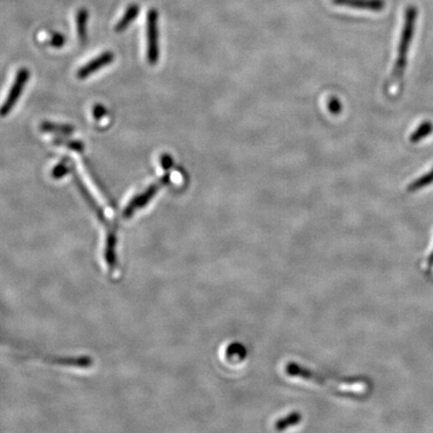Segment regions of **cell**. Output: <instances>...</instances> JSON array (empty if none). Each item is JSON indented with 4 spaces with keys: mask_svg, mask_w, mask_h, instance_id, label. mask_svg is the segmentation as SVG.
Wrapping results in <instances>:
<instances>
[{
    "mask_svg": "<svg viewBox=\"0 0 433 433\" xmlns=\"http://www.w3.org/2000/svg\"><path fill=\"white\" fill-rule=\"evenodd\" d=\"M418 9L415 6H409L404 16V25L398 45V56L396 61L408 64V54L413 35H415V23L417 19Z\"/></svg>",
    "mask_w": 433,
    "mask_h": 433,
    "instance_id": "obj_1",
    "label": "cell"
},
{
    "mask_svg": "<svg viewBox=\"0 0 433 433\" xmlns=\"http://www.w3.org/2000/svg\"><path fill=\"white\" fill-rule=\"evenodd\" d=\"M170 179H171V174H165L161 179H158L155 183L150 185L145 192L140 194V195H136L131 198L123 210L124 219H130L136 210L142 209V208L149 204L150 200L157 195V193L161 190L162 186L169 184Z\"/></svg>",
    "mask_w": 433,
    "mask_h": 433,
    "instance_id": "obj_2",
    "label": "cell"
},
{
    "mask_svg": "<svg viewBox=\"0 0 433 433\" xmlns=\"http://www.w3.org/2000/svg\"><path fill=\"white\" fill-rule=\"evenodd\" d=\"M30 71L28 69L23 68L19 69L18 73H16V78L13 85H11V90H9L8 95H7L6 102L2 105L1 107V116L6 117L9 114V112L13 111L16 105L18 104L19 97H20L21 93L25 90L26 83L30 80Z\"/></svg>",
    "mask_w": 433,
    "mask_h": 433,
    "instance_id": "obj_3",
    "label": "cell"
},
{
    "mask_svg": "<svg viewBox=\"0 0 433 433\" xmlns=\"http://www.w3.org/2000/svg\"><path fill=\"white\" fill-rule=\"evenodd\" d=\"M147 57L150 64L155 66L159 61V33H158V13L152 9L148 14L147 20Z\"/></svg>",
    "mask_w": 433,
    "mask_h": 433,
    "instance_id": "obj_4",
    "label": "cell"
},
{
    "mask_svg": "<svg viewBox=\"0 0 433 433\" xmlns=\"http://www.w3.org/2000/svg\"><path fill=\"white\" fill-rule=\"evenodd\" d=\"M114 54L112 52H105L104 54H100V56L93 59V61L88 62L83 68L78 69L76 76L80 80H85L88 76L93 75L95 71L109 66V64L114 61Z\"/></svg>",
    "mask_w": 433,
    "mask_h": 433,
    "instance_id": "obj_5",
    "label": "cell"
},
{
    "mask_svg": "<svg viewBox=\"0 0 433 433\" xmlns=\"http://www.w3.org/2000/svg\"><path fill=\"white\" fill-rule=\"evenodd\" d=\"M332 2L335 6L351 7L373 13H380L386 6L384 0H332Z\"/></svg>",
    "mask_w": 433,
    "mask_h": 433,
    "instance_id": "obj_6",
    "label": "cell"
},
{
    "mask_svg": "<svg viewBox=\"0 0 433 433\" xmlns=\"http://www.w3.org/2000/svg\"><path fill=\"white\" fill-rule=\"evenodd\" d=\"M40 130L45 133L57 134L59 136H69L75 133V128L71 124H56L52 121H42Z\"/></svg>",
    "mask_w": 433,
    "mask_h": 433,
    "instance_id": "obj_7",
    "label": "cell"
},
{
    "mask_svg": "<svg viewBox=\"0 0 433 433\" xmlns=\"http://www.w3.org/2000/svg\"><path fill=\"white\" fill-rule=\"evenodd\" d=\"M433 133V124L430 121H423L413 134H411L409 141L410 143H420V141L425 140L428 136Z\"/></svg>",
    "mask_w": 433,
    "mask_h": 433,
    "instance_id": "obj_8",
    "label": "cell"
},
{
    "mask_svg": "<svg viewBox=\"0 0 433 433\" xmlns=\"http://www.w3.org/2000/svg\"><path fill=\"white\" fill-rule=\"evenodd\" d=\"M138 11H140V8H138V6H131L129 7L128 11L124 14L123 18L117 23L114 30H116L117 32H121V31L126 30V28L131 25V21L138 16Z\"/></svg>",
    "mask_w": 433,
    "mask_h": 433,
    "instance_id": "obj_9",
    "label": "cell"
},
{
    "mask_svg": "<svg viewBox=\"0 0 433 433\" xmlns=\"http://www.w3.org/2000/svg\"><path fill=\"white\" fill-rule=\"evenodd\" d=\"M433 183V167L432 171L428 172L427 174H423L420 178L415 179L413 183L409 184L408 186V192L413 193L416 191H420L421 189L425 188V186H429Z\"/></svg>",
    "mask_w": 433,
    "mask_h": 433,
    "instance_id": "obj_10",
    "label": "cell"
},
{
    "mask_svg": "<svg viewBox=\"0 0 433 433\" xmlns=\"http://www.w3.org/2000/svg\"><path fill=\"white\" fill-rule=\"evenodd\" d=\"M88 18V11L85 9H81L76 18V28H78V38L81 42H85L87 38V21Z\"/></svg>",
    "mask_w": 433,
    "mask_h": 433,
    "instance_id": "obj_11",
    "label": "cell"
},
{
    "mask_svg": "<svg viewBox=\"0 0 433 433\" xmlns=\"http://www.w3.org/2000/svg\"><path fill=\"white\" fill-rule=\"evenodd\" d=\"M301 420H302V415H301L300 413H291V415H287L286 417L277 421L276 425H275V428H276L277 430H284L286 429V428L298 425Z\"/></svg>",
    "mask_w": 433,
    "mask_h": 433,
    "instance_id": "obj_12",
    "label": "cell"
},
{
    "mask_svg": "<svg viewBox=\"0 0 433 433\" xmlns=\"http://www.w3.org/2000/svg\"><path fill=\"white\" fill-rule=\"evenodd\" d=\"M54 143L57 146H62V147L68 148L69 150H75V152L81 153L85 150V145L80 141L69 140L64 136H57L54 140Z\"/></svg>",
    "mask_w": 433,
    "mask_h": 433,
    "instance_id": "obj_13",
    "label": "cell"
},
{
    "mask_svg": "<svg viewBox=\"0 0 433 433\" xmlns=\"http://www.w3.org/2000/svg\"><path fill=\"white\" fill-rule=\"evenodd\" d=\"M71 172V167L69 166V161H66V160H62L59 165H57L56 167H54L52 172V178L59 179L64 178L66 174H68Z\"/></svg>",
    "mask_w": 433,
    "mask_h": 433,
    "instance_id": "obj_14",
    "label": "cell"
},
{
    "mask_svg": "<svg viewBox=\"0 0 433 433\" xmlns=\"http://www.w3.org/2000/svg\"><path fill=\"white\" fill-rule=\"evenodd\" d=\"M227 356H228V358L237 357L239 359H243L246 356L245 347L242 345V344H232V345L227 349Z\"/></svg>",
    "mask_w": 433,
    "mask_h": 433,
    "instance_id": "obj_15",
    "label": "cell"
},
{
    "mask_svg": "<svg viewBox=\"0 0 433 433\" xmlns=\"http://www.w3.org/2000/svg\"><path fill=\"white\" fill-rule=\"evenodd\" d=\"M327 107H328V111L331 112L333 116H338V114H341L342 105L340 100L337 99V97H330L328 104H327Z\"/></svg>",
    "mask_w": 433,
    "mask_h": 433,
    "instance_id": "obj_16",
    "label": "cell"
},
{
    "mask_svg": "<svg viewBox=\"0 0 433 433\" xmlns=\"http://www.w3.org/2000/svg\"><path fill=\"white\" fill-rule=\"evenodd\" d=\"M105 112H107V109H105V107H102V105H97L93 107V114L95 119L104 118Z\"/></svg>",
    "mask_w": 433,
    "mask_h": 433,
    "instance_id": "obj_17",
    "label": "cell"
},
{
    "mask_svg": "<svg viewBox=\"0 0 433 433\" xmlns=\"http://www.w3.org/2000/svg\"><path fill=\"white\" fill-rule=\"evenodd\" d=\"M161 165L162 167L164 170L171 169V167L173 166V159H172L171 155L167 154H164L161 157Z\"/></svg>",
    "mask_w": 433,
    "mask_h": 433,
    "instance_id": "obj_18",
    "label": "cell"
},
{
    "mask_svg": "<svg viewBox=\"0 0 433 433\" xmlns=\"http://www.w3.org/2000/svg\"><path fill=\"white\" fill-rule=\"evenodd\" d=\"M64 42H66L64 37H62L61 35H59V33H57V35H54V37H52L50 44L54 45V47H61L62 45H64Z\"/></svg>",
    "mask_w": 433,
    "mask_h": 433,
    "instance_id": "obj_19",
    "label": "cell"
},
{
    "mask_svg": "<svg viewBox=\"0 0 433 433\" xmlns=\"http://www.w3.org/2000/svg\"><path fill=\"white\" fill-rule=\"evenodd\" d=\"M427 267L428 272L432 271V269L433 268V251H432V254L429 255V257H428V259L427 261Z\"/></svg>",
    "mask_w": 433,
    "mask_h": 433,
    "instance_id": "obj_20",
    "label": "cell"
}]
</instances>
